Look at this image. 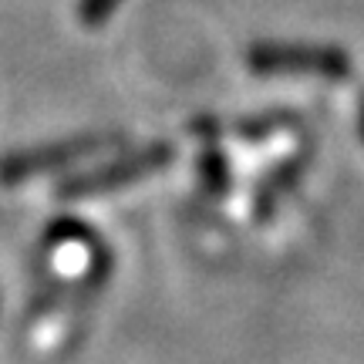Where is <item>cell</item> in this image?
<instances>
[{
	"instance_id": "6da1fadb",
	"label": "cell",
	"mask_w": 364,
	"mask_h": 364,
	"mask_svg": "<svg viewBox=\"0 0 364 364\" xmlns=\"http://www.w3.org/2000/svg\"><path fill=\"white\" fill-rule=\"evenodd\" d=\"M260 71H314V75H344L348 65L338 51L327 48H260L253 51Z\"/></svg>"
},
{
	"instance_id": "7a4b0ae2",
	"label": "cell",
	"mask_w": 364,
	"mask_h": 364,
	"mask_svg": "<svg viewBox=\"0 0 364 364\" xmlns=\"http://www.w3.org/2000/svg\"><path fill=\"white\" fill-rule=\"evenodd\" d=\"M115 7L118 0H85L81 4V17H85V24H105Z\"/></svg>"
}]
</instances>
